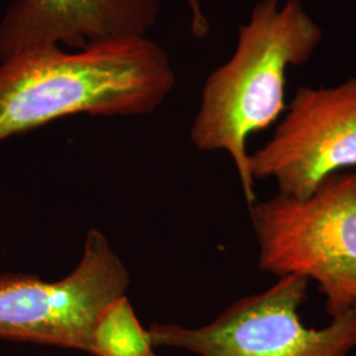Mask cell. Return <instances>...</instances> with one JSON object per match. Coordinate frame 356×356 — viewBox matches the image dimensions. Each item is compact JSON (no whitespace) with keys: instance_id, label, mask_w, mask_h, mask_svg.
<instances>
[{"instance_id":"cell-1","label":"cell","mask_w":356,"mask_h":356,"mask_svg":"<svg viewBox=\"0 0 356 356\" xmlns=\"http://www.w3.org/2000/svg\"><path fill=\"white\" fill-rule=\"evenodd\" d=\"M175 86L169 56L148 36L23 53L0 63V141L73 115L149 114Z\"/></svg>"},{"instance_id":"cell-2","label":"cell","mask_w":356,"mask_h":356,"mask_svg":"<svg viewBox=\"0 0 356 356\" xmlns=\"http://www.w3.org/2000/svg\"><path fill=\"white\" fill-rule=\"evenodd\" d=\"M322 40L301 0H259L231 57L204 81L191 143L201 152L229 154L248 206L257 198L247 140L285 113L288 70L310 61Z\"/></svg>"},{"instance_id":"cell-3","label":"cell","mask_w":356,"mask_h":356,"mask_svg":"<svg viewBox=\"0 0 356 356\" xmlns=\"http://www.w3.org/2000/svg\"><path fill=\"white\" fill-rule=\"evenodd\" d=\"M259 268L316 281L331 318L356 307V168L304 198L277 191L250 206Z\"/></svg>"},{"instance_id":"cell-4","label":"cell","mask_w":356,"mask_h":356,"mask_svg":"<svg viewBox=\"0 0 356 356\" xmlns=\"http://www.w3.org/2000/svg\"><path fill=\"white\" fill-rule=\"evenodd\" d=\"M307 288L304 277H279L264 292L243 297L204 326L154 323L148 334L154 347L198 356L350 355L356 347V307L323 327H307L300 316Z\"/></svg>"},{"instance_id":"cell-5","label":"cell","mask_w":356,"mask_h":356,"mask_svg":"<svg viewBox=\"0 0 356 356\" xmlns=\"http://www.w3.org/2000/svg\"><path fill=\"white\" fill-rule=\"evenodd\" d=\"M129 284L127 267L106 235L91 229L81 261L63 280L0 275V339L89 353L98 316L126 296Z\"/></svg>"},{"instance_id":"cell-6","label":"cell","mask_w":356,"mask_h":356,"mask_svg":"<svg viewBox=\"0 0 356 356\" xmlns=\"http://www.w3.org/2000/svg\"><path fill=\"white\" fill-rule=\"evenodd\" d=\"M356 168V76L326 88H298L272 138L250 153L254 179L304 198L331 175Z\"/></svg>"},{"instance_id":"cell-7","label":"cell","mask_w":356,"mask_h":356,"mask_svg":"<svg viewBox=\"0 0 356 356\" xmlns=\"http://www.w3.org/2000/svg\"><path fill=\"white\" fill-rule=\"evenodd\" d=\"M160 0H15L0 22V63L28 51L85 49L113 38H147Z\"/></svg>"},{"instance_id":"cell-8","label":"cell","mask_w":356,"mask_h":356,"mask_svg":"<svg viewBox=\"0 0 356 356\" xmlns=\"http://www.w3.org/2000/svg\"><path fill=\"white\" fill-rule=\"evenodd\" d=\"M148 330L143 329L126 296L110 302L94 325L89 354L94 356H154Z\"/></svg>"},{"instance_id":"cell-9","label":"cell","mask_w":356,"mask_h":356,"mask_svg":"<svg viewBox=\"0 0 356 356\" xmlns=\"http://www.w3.org/2000/svg\"><path fill=\"white\" fill-rule=\"evenodd\" d=\"M188 10L191 13V35L198 40L204 38L211 31L210 20L204 13L202 0H185Z\"/></svg>"}]
</instances>
